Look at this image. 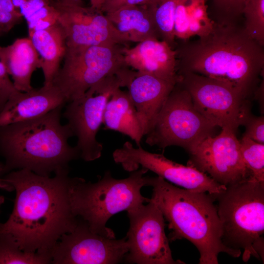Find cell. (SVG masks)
<instances>
[{
	"instance_id": "6da1fadb",
	"label": "cell",
	"mask_w": 264,
	"mask_h": 264,
	"mask_svg": "<svg viewBox=\"0 0 264 264\" xmlns=\"http://www.w3.org/2000/svg\"><path fill=\"white\" fill-rule=\"evenodd\" d=\"M69 172L60 171L50 177L20 169L0 178V188L16 192L12 212L0 223V234L10 235L22 250L51 257L61 236L73 231L78 222L70 202L75 177Z\"/></svg>"
},
{
	"instance_id": "7a4b0ae2",
	"label": "cell",
	"mask_w": 264,
	"mask_h": 264,
	"mask_svg": "<svg viewBox=\"0 0 264 264\" xmlns=\"http://www.w3.org/2000/svg\"><path fill=\"white\" fill-rule=\"evenodd\" d=\"M180 41L175 48L178 75L197 73L225 82L248 99L254 95L264 73V46L249 36L244 22H214L207 35Z\"/></svg>"
},
{
	"instance_id": "3957f363",
	"label": "cell",
	"mask_w": 264,
	"mask_h": 264,
	"mask_svg": "<svg viewBox=\"0 0 264 264\" xmlns=\"http://www.w3.org/2000/svg\"><path fill=\"white\" fill-rule=\"evenodd\" d=\"M60 106L40 117L0 126V154L4 158L1 175L27 169L50 176L69 169L80 158L76 146L68 142L74 136L69 126L61 124Z\"/></svg>"
},
{
	"instance_id": "277c9868",
	"label": "cell",
	"mask_w": 264,
	"mask_h": 264,
	"mask_svg": "<svg viewBox=\"0 0 264 264\" xmlns=\"http://www.w3.org/2000/svg\"><path fill=\"white\" fill-rule=\"evenodd\" d=\"M153 202L168 222L169 241L185 239L198 250L199 264H218L225 253L238 258L241 250L228 248L221 241L222 229L212 194L180 188L157 176L149 177Z\"/></svg>"
},
{
	"instance_id": "5b68a950",
	"label": "cell",
	"mask_w": 264,
	"mask_h": 264,
	"mask_svg": "<svg viewBox=\"0 0 264 264\" xmlns=\"http://www.w3.org/2000/svg\"><path fill=\"white\" fill-rule=\"evenodd\" d=\"M148 171L141 167L126 178L116 179L107 171L95 183L75 177L70 189L73 214L85 221L93 233L115 238L113 230L106 226L107 221L119 212L149 201L141 194L143 187L149 186V177L144 176Z\"/></svg>"
},
{
	"instance_id": "8992f818",
	"label": "cell",
	"mask_w": 264,
	"mask_h": 264,
	"mask_svg": "<svg viewBox=\"0 0 264 264\" xmlns=\"http://www.w3.org/2000/svg\"><path fill=\"white\" fill-rule=\"evenodd\" d=\"M220 220L221 241L226 247L243 250L242 259L264 258V183L254 177L212 194Z\"/></svg>"
},
{
	"instance_id": "52a82bcc",
	"label": "cell",
	"mask_w": 264,
	"mask_h": 264,
	"mask_svg": "<svg viewBox=\"0 0 264 264\" xmlns=\"http://www.w3.org/2000/svg\"><path fill=\"white\" fill-rule=\"evenodd\" d=\"M219 128L195 108L189 92L178 82L155 118L145 142L164 149L176 146L188 153Z\"/></svg>"
},
{
	"instance_id": "ba28073f",
	"label": "cell",
	"mask_w": 264,
	"mask_h": 264,
	"mask_svg": "<svg viewBox=\"0 0 264 264\" xmlns=\"http://www.w3.org/2000/svg\"><path fill=\"white\" fill-rule=\"evenodd\" d=\"M124 45L103 44L67 48L63 66L52 84L63 93L66 102L77 99L91 87L129 67L122 53Z\"/></svg>"
},
{
	"instance_id": "9c48e42d",
	"label": "cell",
	"mask_w": 264,
	"mask_h": 264,
	"mask_svg": "<svg viewBox=\"0 0 264 264\" xmlns=\"http://www.w3.org/2000/svg\"><path fill=\"white\" fill-rule=\"evenodd\" d=\"M126 84L124 72L109 76L66 106L63 115L77 139L75 146L84 161H91L101 157L103 145L96 136L103 124L106 105L113 92L126 87Z\"/></svg>"
},
{
	"instance_id": "30bf717a",
	"label": "cell",
	"mask_w": 264,
	"mask_h": 264,
	"mask_svg": "<svg viewBox=\"0 0 264 264\" xmlns=\"http://www.w3.org/2000/svg\"><path fill=\"white\" fill-rule=\"evenodd\" d=\"M197 110L218 127L236 132L251 113L248 98L229 84L194 73L179 75Z\"/></svg>"
},
{
	"instance_id": "8fae6325",
	"label": "cell",
	"mask_w": 264,
	"mask_h": 264,
	"mask_svg": "<svg viewBox=\"0 0 264 264\" xmlns=\"http://www.w3.org/2000/svg\"><path fill=\"white\" fill-rule=\"evenodd\" d=\"M130 227L127 233L129 251L124 261L127 264H184L174 260L165 231L163 215L149 199L127 211Z\"/></svg>"
},
{
	"instance_id": "7c38bea8",
	"label": "cell",
	"mask_w": 264,
	"mask_h": 264,
	"mask_svg": "<svg viewBox=\"0 0 264 264\" xmlns=\"http://www.w3.org/2000/svg\"><path fill=\"white\" fill-rule=\"evenodd\" d=\"M112 157L115 163L127 171L136 170L140 166L185 189L214 194L226 189V186L191 165L177 163L163 154L149 152L141 146L135 148L130 141L115 150Z\"/></svg>"
},
{
	"instance_id": "4fadbf2b",
	"label": "cell",
	"mask_w": 264,
	"mask_h": 264,
	"mask_svg": "<svg viewBox=\"0 0 264 264\" xmlns=\"http://www.w3.org/2000/svg\"><path fill=\"white\" fill-rule=\"evenodd\" d=\"M188 164L228 186L252 177L242 159L240 144L233 131L223 128L189 153Z\"/></svg>"
},
{
	"instance_id": "5bb4252c",
	"label": "cell",
	"mask_w": 264,
	"mask_h": 264,
	"mask_svg": "<svg viewBox=\"0 0 264 264\" xmlns=\"http://www.w3.org/2000/svg\"><path fill=\"white\" fill-rule=\"evenodd\" d=\"M71 232L63 235L51 253L53 264H116L128 252L126 237L107 238L91 232L87 223L79 218Z\"/></svg>"
},
{
	"instance_id": "9a60e30c",
	"label": "cell",
	"mask_w": 264,
	"mask_h": 264,
	"mask_svg": "<svg viewBox=\"0 0 264 264\" xmlns=\"http://www.w3.org/2000/svg\"><path fill=\"white\" fill-rule=\"evenodd\" d=\"M53 1L59 13V23L65 33L66 47L124 45L129 43L101 11L81 5H68Z\"/></svg>"
},
{
	"instance_id": "2e32d148",
	"label": "cell",
	"mask_w": 264,
	"mask_h": 264,
	"mask_svg": "<svg viewBox=\"0 0 264 264\" xmlns=\"http://www.w3.org/2000/svg\"><path fill=\"white\" fill-rule=\"evenodd\" d=\"M122 53L126 65L135 71L176 82L180 80L176 51L164 41L147 39L132 47L124 46Z\"/></svg>"
},
{
	"instance_id": "e0dca14e",
	"label": "cell",
	"mask_w": 264,
	"mask_h": 264,
	"mask_svg": "<svg viewBox=\"0 0 264 264\" xmlns=\"http://www.w3.org/2000/svg\"><path fill=\"white\" fill-rule=\"evenodd\" d=\"M178 82L134 71L126 88L134 105L144 136Z\"/></svg>"
},
{
	"instance_id": "ac0fdd59",
	"label": "cell",
	"mask_w": 264,
	"mask_h": 264,
	"mask_svg": "<svg viewBox=\"0 0 264 264\" xmlns=\"http://www.w3.org/2000/svg\"><path fill=\"white\" fill-rule=\"evenodd\" d=\"M66 103L62 92L53 84L19 91L0 111V126L40 117Z\"/></svg>"
},
{
	"instance_id": "d6986e66",
	"label": "cell",
	"mask_w": 264,
	"mask_h": 264,
	"mask_svg": "<svg viewBox=\"0 0 264 264\" xmlns=\"http://www.w3.org/2000/svg\"><path fill=\"white\" fill-rule=\"evenodd\" d=\"M0 60L18 90L27 92L33 88L31 76L37 68H41V61L29 38L17 39L8 46L0 47Z\"/></svg>"
},
{
	"instance_id": "ffe728a7",
	"label": "cell",
	"mask_w": 264,
	"mask_h": 264,
	"mask_svg": "<svg viewBox=\"0 0 264 264\" xmlns=\"http://www.w3.org/2000/svg\"><path fill=\"white\" fill-rule=\"evenodd\" d=\"M103 124L104 130L119 132L134 141L137 147L141 146L144 136L128 91L118 88L113 92L106 105Z\"/></svg>"
},
{
	"instance_id": "44dd1931",
	"label": "cell",
	"mask_w": 264,
	"mask_h": 264,
	"mask_svg": "<svg viewBox=\"0 0 264 264\" xmlns=\"http://www.w3.org/2000/svg\"><path fill=\"white\" fill-rule=\"evenodd\" d=\"M105 14L129 42L138 43L149 39H159L153 8L149 5L124 6Z\"/></svg>"
},
{
	"instance_id": "7402d4cb",
	"label": "cell",
	"mask_w": 264,
	"mask_h": 264,
	"mask_svg": "<svg viewBox=\"0 0 264 264\" xmlns=\"http://www.w3.org/2000/svg\"><path fill=\"white\" fill-rule=\"evenodd\" d=\"M29 38L40 58L44 78V85L50 86L66 50L64 30L58 22L46 29L29 31Z\"/></svg>"
},
{
	"instance_id": "603a6c76",
	"label": "cell",
	"mask_w": 264,
	"mask_h": 264,
	"mask_svg": "<svg viewBox=\"0 0 264 264\" xmlns=\"http://www.w3.org/2000/svg\"><path fill=\"white\" fill-rule=\"evenodd\" d=\"M207 9L205 0H180L175 13V38L186 41L194 36L207 35L214 24Z\"/></svg>"
},
{
	"instance_id": "cb8c5ba5",
	"label": "cell",
	"mask_w": 264,
	"mask_h": 264,
	"mask_svg": "<svg viewBox=\"0 0 264 264\" xmlns=\"http://www.w3.org/2000/svg\"><path fill=\"white\" fill-rule=\"evenodd\" d=\"M51 260L47 255L22 250L10 235L0 234V264H47Z\"/></svg>"
},
{
	"instance_id": "d4e9b609",
	"label": "cell",
	"mask_w": 264,
	"mask_h": 264,
	"mask_svg": "<svg viewBox=\"0 0 264 264\" xmlns=\"http://www.w3.org/2000/svg\"><path fill=\"white\" fill-rule=\"evenodd\" d=\"M180 0H162L153 8L154 21L159 38L175 48L174 17L176 7Z\"/></svg>"
},
{
	"instance_id": "484cf974",
	"label": "cell",
	"mask_w": 264,
	"mask_h": 264,
	"mask_svg": "<svg viewBox=\"0 0 264 264\" xmlns=\"http://www.w3.org/2000/svg\"><path fill=\"white\" fill-rule=\"evenodd\" d=\"M207 0L210 2L208 13L214 22L230 24L244 21L242 9L246 0Z\"/></svg>"
},
{
	"instance_id": "4316f807",
	"label": "cell",
	"mask_w": 264,
	"mask_h": 264,
	"mask_svg": "<svg viewBox=\"0 0 264 264\" xmlns=\"http://www.w3.org/2000/svg\"><path fill=\"white\" fill-rule=\"evenodd\" d=\"M242 14L249 36L264 46V0H246Z\"/></svg>"
},
{
	"instance_id": "83f0119b",
	"label": "cell",
	"mask_w": 264,
	"mask_h": 264,
	"mask_svg": "<svg viewBox=\"0 0 264 264\" xmlns=\"http://www.w3.org/2000/svg\"><path fill=\"white\" fill-rule=\"evenodd\" d=\"M243 162L253 177L264 183V144L243 136L240 140Z\"/></svg>"
},
{
	"instance_id": "f1b7e54d",
	"label": "cell",
	"mask_w": 264,
	"mask_h": 264,
	"mask_svg": "<svg viewBox=\"0 0 264 264\" xmlns=\"http://www.w3.org/2000/svg\"><path fill=\"white\" fill-rule=\"evenodd\" d=\"M59 13L53 1L44 6L26 19L28 31L50 27L59 22Z\"/></svg>"
},
{
	"instance_id": "f546056e",
	"label": "cell",
	"mask_w": 264,
	"mask_h": 264,
	"mask_svg": "<svg viewBox=\"0 0 264 264\" xmlns=\"http://www.w3.org/2000/svg\"><path fill=\"white\" fill-rule=\"evenodd\" d=\"M245 131L243 136L248 137L260 143L264 144V117L255 116L250 113L243 125Z\"/></svg>"
},
{
	"instance_id": "4dcf8cb0",
	"label": "cell",
	"mask_w": 264,
	"mask_h": 264,
	"mask_svg": "<svg viewBox=\"0 0 264 264\" xmlns=\"http://www.w3.org/2000/svg\"><path fill=\"white\" fill-rule=\"evenodd\" d=\"M2 35L0 32V37ZM9 76L4 65L0 60V111L7 101L19 91Z\"/></svg>"
},
{
	"instance_id": "1f68e13d",
	"label": "cell",
	"mask_w": 264,
	"mask_h": 264,
	"mask_svg": "<svg viewBox=\"0 0 264 264\" xmlns=\"http://www.w3.org/2000/svg\"><path fill=\"white\" fill-rule=\"evenodd\" d=\"M51 0H12V1L23 17L25 19L44 6Z\"/></svg>"
},
{
	"instance_id": "d6a6232c",
	"label": "cell",
	"mask_w": 264,
	"mask_h": 264,
	"mask_svg": "<svg viewBox=\"0 0 264 264\" xmlns=\"http://www.w3.org/2000/svg\"><path fill=\"white\" fill-rule=\"evenodd\" d=\"M149 1V0H109L103 4L100 11L105 14L124 6L146 4Z\"/></svg>"
},
{
	"instance_id": "836d02e7",
	"label": "cell",
	"mask_w": 264,
	"mask_h": 264,
	"mask_svg": "<svg viewBox=\"0 0 264 264\" xmlns=\"http://www.w3.org/2000/svg\"><path fill=\"white\" fill-rule=\"evenodd\" d=\"M23 17L21 14H12L0 11V32H8L15 25L19 23Z\"/></svg>"
},
{
	"instance_id": "e575fe53",
	"label": "cell",
	"mask_w": 264,
	"mask_h": 264,
	"mask_svg": "<svg viewBox=\"0 0 264 264\" xmlns=\"http://www.w3.org/2000/svg\"><path fill=\"white\" fill-rule=\"evenodd\" d=\"M0 11L8 13L21 14L14 5L12 0H0Z\"/></svg>"
},
{
	"instance_id": "d590c367",
	"label": "cell",
	"mask_w": 264,
	"mask_h": 264,
	"mask_svg": "<svg viewBox=\"0 0 264 264\" xmlns=\"http://www.w3.org/2000/svg\"><path fill=\"white\" fill-rule=\"evenodd\" d=\"M109 0H90V7L100 11L101 8L103 4Z\"/></svg>"
},
{
	"instance_id": "8d00e7d4",
	"label": "cell",
	"mask_w": 264,
	"mask_h": 264,
	"mask_svg": "<svg viewBox=\"0 0 264 264\" xmlns=\"http://www.w3.org/2000/svg\"><path fill=\"white\" fill-rule=\"evenodd\" d=\"M61 3L68 5H80L82 0H58Z\"/></svg>"
},
{
	"instance_id": "74e56055",
	"label": "cell",
	"mask_w": 264,
	"mask_h": 264,
	"mask_svg": "<svg viewBox=\"0 0 264 264\" xmlns=\"http://www.w3.org/2000/svg\"><path fill=\"white\" fill-rule=\"evenodd\" d=\"M162 0H149L146 4L152 6H156Z\"/></svg>"
},
{
	"instance_id": "f35d334b",
	"label": "cell",
	"mask_w": 264,
	"mask_h": 264,
	"mask_svg": "<svg viewBox=\"0 0 264 264\" xmlns=\"http://www.w3.org/2000/svg\"><path fill=\"white\" fill-rule=\"evenodd\" d=\"M1 170H2V164H1V163H0V175H1ZM3 201H4L3 197L2 196H0V207L1 204L3 202Z\"/></svg>"
},
{
	"instance_id": "ab89813d",
	"label": "cell",
	"mask_w": 264,
	"mask_h": 264,
	"mask_svg": "<svg viewBox=\"0 0 264 264\" xmlns=\"http://www.w3.org/2000/svg\"><path fill=\"white\" fill-rule=\"evenodd\" d=\"M57 1H58V0Z\"/></svg>"
}]
</instances>
